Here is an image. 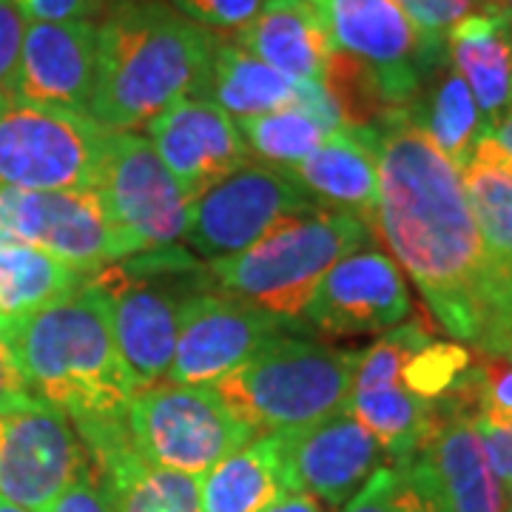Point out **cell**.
<instances>
[{"label": "cell", "mask_w": 512, "mask_h": 512, "mask_svg": "<svg viewBox=\"0 0 512 512\" xmlns=\"http://www.w3.org/2000/svg\"><path fill=\"white\" fill-rule=\"evenodd\" d=\"M379 208L373 234L393 251L441 330L473 350H512V279L487 251L461 171L407 109L376 126Z\"/></svg>", "instance_id": "1"}, {"label": "cell", "mask_w": 512, "mask_h": 512, "mask_svg": "<svg viewBox=\"0 0 512 512\" xmlns=\"http://www.w3.org/2000/svg\"><path fill=\"white\" fill-rule=\"evenodd\" d=\"M89 117L106 131L148 126L183 100L208 94L217 37L160 0H117L97 26Z\"/></svg>", "instance_id": "2"}, {"label": "cell", "mask_w": 512, "mask_h": 512, "mask_svg": "<svg viewBox=\"0 0 512 512\" xmlns=\"http://www.w3.org/2000/svg\"><path fill=\"white\" fill-rule=\"evenodd\" d=\"M9 325L35 399L60 407L72 424L126 416L137 384L117 348L109 302L92 279Z\"/></svg>", "instance_id": "3"}, {"label": "cell", "mask_w": 512, "mask_h": 512, "mask_svg": "<svg viewBox=\"0 0 512 512\" xmlns=\"http://www.w3.org/2000/svg\"><path fill=\"white\" fill-rule=\"evenodd\" d=\"M359 350L282 336L211 387L254 433L305 430L350 413Z\"/></svg>", "instance_id": "4"}, {"label": "cell", "mask_w": 512, "mask_h": 512, "mask_svg": "<svg viewBox=\"0 0 512 512\" xmlns=\"http://www.w3.org/2000/svg\"><path fill=\"white\" fill-rule=\"evenodd\" d=\"M370 237V225L359 217L322 211L288 222L248 251L208 262L205 268L214 291L299 325L296 319L305 316L325 274Z\"/></svg>", "instance_id": "5"}, {"label": "cell", "mask_w": 512, "mask_h": 512, "mask_svg": "<svg viewBox=\"0 0 512 512\" xmlns=\"http://www.w3.org/2000/svg\"><path fill=\"white\" fill-rule=\"evenodd\" d=\"M111 328L137 390L160 384L177 350L180 311L194 293L214 288L197 256L177 248H154L97 271Z\"/></svg>", "instance_id": "6"}, {"label": "cell", "mask_w": 512, "mask_h": 512, "mask_svg": "<svg viewBox=\"0 0 512 512\" xmlns=\"http://www.w3.org/2000/svg\"><path fill=\"white\" fill-rule=\"evenodd\" d=\"M106 134L83 111L0 94V191H97Z\"/></svg>", "instance_id": "7"}, {"label": "cell", "mask_w": 512, "mask_h": 512, "mask_svg": "<svg viewBox=\"0 0 512 512\" xmlns=\"http://www.w3.org/2000/svg\"><path fill=\"white\" fill-rule=\"evenodd\" d=\"M128 433L134 453L148 467L197 478L256 436L214 387L174 382L134 393L128 404Z\"/></svg>", "instance_id": "8"}, {"label": "cell", "mask_w": 512, "mask_h": 512, "mask_svg": "<svg viewBox=\"0 0 512 512\" xmlns=\"http://www.w3.org/2000/svg\"><path fill=\"white\" fill-rule=\"evenodd\" d=\"M333 49L373 72L387 109H410L447 63V37H430L396 0H311Z\"/></svg>", "instance_id": "9"}, {"label": "cell", "mask_w": 512, "mask_h": 512, "mask_svg": "<svg viewBox=\"0 0 512 512\" xmlns=\"http://www.w3.org/2000/svg\"><path fill=\"white\" fill-rule=\"evenodd\" d=\"M322 211L328 208L311 197L288 168L248 160L191 202L185 239L191 254L217 262L248 251L288 222Z\"/></svg>", "instance_id": "10"}, {"label": "cell", "mask_w": 512, "mask_h": 512, "mask_svg": "<svg viewBox=\"0 0 512 512\" xmlns=\"http://www.w3.org/2000/svg\"><path fill=\"white\" fill-rule=\"evenodd\" d=\"M97 194L126 254L171 248L188 228L191 202L154 143L137 131H109Z\"/></svg>", "instance_id": "11"}, {"label": "cell", "mask_w": 512, "mask_h": 512, "mask_svg": "<svg viewBox=\"0 0 512 512\" xmlns=\"http://www.w3.org/2000/svg\"><path fill=\"white\" fill-rule=\"evenodd\" d=\"M0 242L35 245L86 276L128 259L97 191H0Z\"/></svg>", "instance_id": "12"}, {"label": "cell", "mask_w": 512, "mask_h": 512, "mask_svg": "<svg viewBox=\"0 0 512 512\" xmlns=\"http://www.w3.org/2000/svg\"><path fill=\"white\" fill-rule=\"evenodd\" d=\"M89 467L72 419L32 399L0 416V495L29 512H49L74 478Z\"/></svg>", "instance_id": "13"}, {"label": "cell", "mask_w": 512, "mask_h": 512, "mask_svg": "<svg viewBox=\"0 0 512 512\" xmlns=\"http://www.w3.org/2000/svg\"><path fill=\"white\" fill-rule=\"evenodd\" d=\"M288 328L296 325L205 288L194 293L180 311L177 350L168 379L194 387L220 382L259 350L282 339Z\"/></svg>", "instance_id": "14"}, {"label": "cell", "mask_w": 512, "mask_h": 512, "mask_svg": "<svg viewBox=\"0 0 512 512\" xmlns=\"http://www.w3.org/2000/svg\"><path fill=\"white\" fill-rule=\"evenodd\" d=\"M288 493H308L339 510L382 467L384 450L350 413L305 430L276 433Z\"/></svg>", "instance_id": "15"}, {"label": "cell", "mask_w": 512, "mask_h": 512, "mask_svg": "<svg viewBox=\"0 0 512 512\" xmlns=\"http://www.w3.org/2000/svg\"><path fill=\"white\" fill-rule=\"evenodd\" d=\"M410 313L413 302L399 265L379 251H353L319 282L305 319L316 330L345 339L387 333Z\"/></svg>", "instance_id": "16"}, {"label": "cell", "mask_w": 512, "mask_h": 512, "mask_svg": "<svg viewBox=\"0 0 512 512\" xmlns=\"http://www.w3.org/2000/svg\"><path fill=\"white\" fill-rule=\"evenodd\" d=\"M402 350L404 333L399 325L387 330L373 348L359 353L350 396V416L379 441L384 456L393 461L419 456L439 427L436 407L416 399L399 379Z\"/></svg>", "instance_id": "17"}, {"label": "cell", "mask_w": 512, "mask_h": 512, "mask_svg": "<svg viewBox=\"0 0 512 512\" xmlns=\"http://www.w3.org/2000/svg\"><path fill=\"white\" fill-rule=\"evenodd\" d=\"M165 168L174 174L188 202L248 163V146L239 126L211 100H183L148 123Z\"/></svg>", "instance_id": "18"}, {"label": "cell", "mask_w": 512, "mask_h": 512, "mask_svg": "<svg viewBox=\"0 0 512 512\" xmlns=\"http://www.w3.org/2000/svg\"><path fill=\"white\" fill-rule=\"evenodd\" d=\"M97 26L89 20L29 23L12 94L29 103L89 114L97 80Z\"/></svg>", "instance_id": "19"}, {"label": "cell", "mask_w": 512, "mask_h": 512, "mask_svg": "<svg viewBox=\"0 0 512 512\" xmlns=\"http://www.w3.org/2000/svg\"><path fill=\"white\" fill-rule=\"evenodd\" d=\"M299 185L328 211L353 214L370 225L379 208V154L373 128H339L302 165L291 168Z\"/></svg>", "instance_id": "20"}, {"label": "cell", "mask_w": 512, "mask_h": 512, "mask_svg": "<svg viewBox=\"0 0 512 512\" xmlns=\"http://www.w3.org/2000/svg\"><path fill=\"white\" fill-rule=\"evenodd\" d=\"M239 46L299 83H322L333 52L311 0H268L254 23L239 32Z\"/></svg>", "instance_id": "21"}, {"label": "cell", "mask_w": 512, "mask_h": 512, "mask_svg": "<svg viewBox=\"0 0 512 512\" xmlns=\"http://www.w3.org/2000/svg\"><path fill=\"white\" fill-rule=\"evenodd\" d=\"M447 60L461 74L487 126L512 111V20L498 9L464 18L447 32Z\"/></svg>", "instance_id": "22"}, {"label": "cell", "mask_w": 512, "mask_h": 512, "mask_svg": "<svg viewBox=\"0 0 512 512\" xmlns=\"http://www.w3.org/2000/svg\"><path fill=\"white\" fill-rule=\"evenodd\" d=\"M421 453L436 470L450 512H504V487L495 478L473 421H441Z\"/></svg>", "instance_id": "23"}, {"label": "cell", "mask_w": 512, "mask_h": 512, "mask_svg": "<svg viewBox=\"0 0 512 512\" xmlns=\"http://www.w3.org/2000/svg\"><path fill=\"white\" fill-rule=\"evenodd\" d=\"M288 493L276 436H262L200 476V512H262Z\"/></svg>", "instance_id": "24"}, {"label": "cell", "mask_w": 512, "mask_h": 512, "mask_svg": "<svg viewBox=\"0 0 512 512\" xmlns=\"http://www.w3.org/2000/svg\"><path fill=\"white\" fill-rule=\"evenodd\" d=\"M407 114L458 171L470 163L481 137L493 131L481 117L473 92L450 66V60L427 80V86L421 89Z\"/></svg>", "instance_id": "25"}, {"label": "cell", "mask_w": 512, "mask_h": 512, "mask_svg": "<svg viewBox=\"0 0 512 512\" xmlns=\"http://www.w3.org/2000/svg\"><path fill=\"white\" fill-rule=\"evenodd\" d=\"M461 183L487 251L512 279V160L493 140V131L481 137L461 168Z\"/></svg>", "instance_id": "26"}, {"label": "cell", "mask_w": 512, "mask_h": 512, "mask_svg": "<svg viewBox=\"0 0 512 512\" xmlns=\"http://www.w3.org/2000/svg\"><path fill=\"white\" fill-rule=\"evenodd\" d=\"M296 92H299V80L276 72L259 57L248 55L242 46L225 40L217 43L208 94L228 117L234 114L239 120H248V117L288 109L296 103Z\"/></svg>", "instance_id": "27"}, {"label": "cell", "mask_w": 512, "mask_h": 512, "mask_svg": "<svg viewBox=\"0 0 512 512\" xmlns=\"http://www.w3.org/2000/svg\"><path fill=\"white\" fill-rule=\"evenodd\" d=\"M92 276L23 242H0V316L23 319L83 288Z\"/></svg>", "instance_id": "28"}, {"label": "cell", "mask_w": 512, "mask_h": 512, "mask_svg": "<svg viewBox=\"0 0 512 512\" xmlns=\"http://www.w3.org/2000/svg\"><path fill=\"white\" fill-rule=\"evenodd\" d=\"M97 476L109 490L114 512H200V478L148 467L140 456Z\"/></svg>", "instance_id": "29"}, {"label": "cell", "mask_w": 512, "mask_h": 512, "mask_svg": "<svg viewBox=\"0 0 512 512\" xmlns=\"http://www.w3.org/2000/svg\"><path fill=\"white\" fill-rule=\"evenodd\" d=\"M342 512H450L424 453L379 467Z\"/></svg>", "instance_id": "30"}, {"label": "cell", "mask_w": 512, "mask_h": 512, "mask_svg": "<svg viewBox=\"0 0 512 512\" xmlns=\"http://www.w3.org/2000/svg\"><path fill=\"white\" fill-rule=\"evenodd\" d=\"M239 134L248 151H254L262 163L288 168V171L305 163L328 137V131L319 126L308 111L296 109V106L239 120Z\"/></svg>", "instance_id": "31"}, {"label": "cell", "mask_w": 512, "mask_h": 512, "mask_svg": "<svg viewBox=\"0 0 512 512\" xmlns=\"http://www.w3.org/2000/svg\"><path fill=\"white\" fill-rule=\"evenodd\" d=\"M467 396L473 421L512 424V350H473L467 367Z\"/></svg>", "instance_id": "32"}, {"label": "cell", "mask_w": 512, "mask_h": 512, "mask_svg": "<svg viewBox=\"0 0 512 512\" xmlns=\"http://www.w3.org/2000/svg\"><path fill=\"white\" fill-rule=\"evenodd\" d=\"M268 0H168V6L202 29L245 32Z\"/></svg>", "instance_id": "33"}, {"label": "cell", "mask_w": 512, "mask_h": 512, "mask_svg": "<svg viewBox=\"0 0 512 512\" xmlns=\"http://www.w3.org/2000/svg\"><path fill=\"white\" fill-rule=\"evenodd\" d=\"M396 3L430 37H447V32L464 18L490 9L487 0H396Z\"/></svg>", "instance_id": "34"}, {"label": "cell", "mask_w": 512, "mask_h": 512, "mask_svg": "<svg viewBox=\"0 0 512 512\" xmlns=\"http://www.w3.org/2000/svg\"><path fill=\"white\" fill-rule=\"evenodd\" d=\"M32 390L23 376L15 342H12V325L6 316H0V416L15 413L32 402Z\"/></svg>", "instance_id": "35"}, {"label": "cell", "mask_w": 512, "mask_h": 512, "mask_svg": "<svg viewBox=\"0 0 512 512\" xmlns=\"http://www.w3.org/2000/svg\"><path fill=\"white\" fill-rule=\"evenodd\" d=\"M26 26L29 20L23 18L15 0H0V94H12Z\"/></svg>", "instance_id": "36"}, {"label": "cell", "mask_w": 512, "mask_h": 512, "mask_svg": "<svg viewBox=\"0 0 512 512\" xmlns=\"http://www.w3.org/2000/svg\"><path fill=\"white\" fill-rule=\"evenodd\" d=\"M49 512H114L109 490H106L103 478L97 476L92 461H89V467L66 487V493L57 498Z\"/></svg>", "instance_id": "37"}, {"label": "cell", "mask_w": 512, "mask_h": 512, "mask_svg": "<svg viewBox=\"0 0 512 512\" xmlns=\"http://www.w3.org/2000/svg\"><path fill=\"white\" fill-rule=\"evenodd\" d=\"M23 18L32 23H69L97 18L106 0H15Z\"/></svg>", "instance_id": "38"}, {"label": "cell", "mask_w": 512, "mask_h": 512, "mask_svg": "<svg viewBox=\"0 0 512 512\" xmlns=\"http://www.w3.org/2000/svg\"><path fill=\"white\" fill-rule=\"evenodd\" d=\"M473 427L484 444V453L490 458L495 478L501 481V487H512V424L495 427V424L473 421Z\"/></svg>", "instance_id": "39"}, {"label": "cell", "mask_w": 512, "mask_h": 512, "mask_svg": "<svg viewBox=\"0 0 512 512\" xmlns=\"http://www.w3.org/2000/svg\"><path fill=\"white\" fill-rule=\"evenodd\" d=\"M262 512H322V507L308 493H285Z\"/></svg>", "instance_id": "40"}, {"label": "cell", "mask_w": 512, "mask_h": 512, "mask_svg": "<svg viewBox=\"0 0 512 512\" xmlns=\"http://www.w3.org/2000/svg\"><path fill=\"white\" fill-rule=\"evenodd\" d=\"M493 140L504 148V154L512 160V111H507L493 126Z\"/></svg>", "instance_id": "41"}, {"label": "cell", "mask_w": 512, "mask_h": 512, "mask_svg": "<svg viewBox=\"0 0 512 512\" xmlns=\"http://www.w3.org/2000/svg\"><path fill=\"white\" fill-rule=\"evenodd\" d=\"M0 512H29V510H23V507L12 504V501H6V498L0 495Z\"/></svg>", "instance_id": "42"}, {"label": "cell", "mask_w": 512, "mask_h": 512, "mask_svg": "<svg viewBox=\"0 0 512 512\" xmlns=\"http://www.w3.org/2000/svg\"><path fill=\"white\" fill-rule=\"evenodd\" d=\"M504 3H507V0H487V6H490V9H498V12L504 9Z\"/></svg>", "instance_id": "43"}, {"label": "cell", "mask_w": 512, "mask_h": 512, "mask_svg": "<svg viewBox=\"0 0 512 512\" xmlns=\"http://www.w3.org/2000/svg\"><path fill=\"white\" fill-rule=\"evenodd\" d=\"M504 512H512V487H507V501H504Z\"/></svg>", "instance_id": "44"}, {"label": "cell", "mask_w": 512, "mask_h": 512, "mask_svg": "<svg viewBox=\"0 0 512 512\" xmlns=\"http://www.w3.org/2000/svg\"><path fill=\"white\" fill-rule=\"evenodd\" d=\"M501 12H504V15L512 20V0H507V3H504V9H501Z\"/></svg>", "instance_id": "45"}]
</instances>
